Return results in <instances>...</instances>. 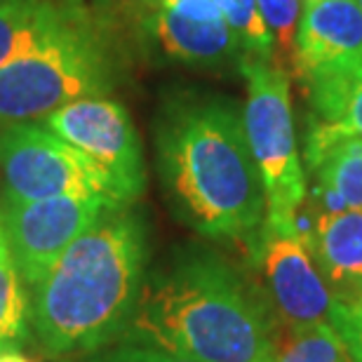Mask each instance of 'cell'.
I'll return each instance as SVG.
<instances>
[{
	"label": "cell",
	"instance_id": "obj_1",
	"mask_svg": "<svg viewBox=\"0 0 362 362\" xmlns=\"http://www.w3.org/2000/svg\"><path fill=\"white\" fill-rule=\"evenodd\" d=\"M282 334L247 273L221 252L188 245L146 275L120 341L158 346L198 362H273Z\"/></svg>",
	"mask_w": 362,
	"mask_h": 362
},
{
	"label": "cell",
	"instance_id": "obj_2",
	"mask_svg": "<svg viewBox=\"0 0 362 362\" xmlns=\"http://www.w3.org/2000/svg\"><path fill=\"white\" fill-rule=\"evenodd\" d=\"M156 160L172 212L195 233L250 245L264 228V184L233 99L170 94L156 122Z\"/></svg>",
	"mask_w": 362,
	"mask_h": 362
},
{
	"label": "cell",
	"instance_id": "obj_3",
	"mask_svg": "<svg viewBox=\"0 0 362 362\" xmlns=\"http://www.w3.org/2000/svg\"><path fill=\"white\" fill-rule=\"evenodd\" d=\"M148 275V226L111 209L31 287V334L49 358H88L120 341Z\"/></svg>",
	"mask_w": 362,
	"mask_h": 362
},
{
	"label": "cell",
	"instance_id": "obj_4",
	"mask_svg": "<svg viewBox=\"0 0 362 362\" xmlns=\"http://www.w3.org/2000/svg\"><path fill=\"white\" fill-rule=\"evenodd\" d=\"M118 81V54L104 19L66 0L59 19L35 45L0 69V122H35Z\"/></svg>",
	"mask_w": 362,
	"mask_h": 362
},
{
	"label": "cell",
	"instance_id": "obj_5",
	"mask_svg": "<svg viewBox=\"0 0 362 362\" xmlns=\"http://www.w3.org/2000/svg\"><path fill=\"white\" fill-rule=\"evenodd\" d=\"M240 71L247 81L245 132L266 195L264 226L299 233L296 214L306 202L308 184L296 146L289 76L278 62L247 54L240 57Z\"/></svg>",
	"mask_w": 362,
	"mask_h": 362
},
{
	"label": "cell",
	"instance_id": "obj_6",
	"mask_svg": "<svg viewBox=\"0 0 362 362\" xmlns=\"http://www.w3.org/2000/svg\"><path fill=\"white\" fill-rule=\"evenodd\" d=\"M0 179L5 202L83 195L129 207L97 165L38 120L14 122L0 132Z\"/></svg>",
	"mask_w": 362,
	"mask_h": 362
},
{
	"label": "cell",
	"instance_id": "obj_7",
	"mask_svg": "<svg viewBox=\"0 0 362 362\" xmlns=\"http://www.w3.org/2000/svg\"><path fill=\"white\" fill-rule=\"evenodd\" d=\"M257 285L278 317L282 332L332 325L339 299L310 257L299 233L264 226L247 245Z\"/></svg>",
	"mask_w": 362,
	"mask_h": 362
},
{
	"label": "cell",
	"instance_id": "obj_8",
	"mask_svg": "<svg viewBox=\"0 0 362 362\" xmlns=\"http://www.w3.org/2000/svg\"><path fill=\"white\" fill-rule=\"evenodd\" d=\"M42 122L97 165L125 205H134L141 198L146 188V163L125 106L106 97H85L54 111Z\"/></svg>",
	"mask_w": 362,
	"mask_h": 362
},
{
	"label": "cell",
	"instance_id": "obj_9",
	"mask_svg": "<svg viewBox=\"0 0 362 362\" xmlns=\"http://www.w3.org/2000/svg\"><path fill=\"white\" fill-rule=\"evenodd\" d=\"M118 205L104 198L59 195L33 202H5L0 212L7 250L31 289L49 273L71 245Z\"/></svg>",
	"mask_w": 362,
	"mask_h": 362
},
{
	"label": "cell",
	"instance_id": "obj_10",
	"mask_svg": "<svg viewBox=\"0 0 362 362\" xmlns=\"http://www.w3.org/2000/svg\"><path fill=\"white\" fill-rule=\"evenodd\" d=\"M292 74L301 85L362 69V10L358 0H315L301 14Z\"/></svg>",
	"mask_w": 362,
	"mask_h": 362
},
{
	"label": "cell",
	"instance_id": "obj_11",
	"mask_svg": "<svg viewBox=\"0 0 362 362\" xmlns=\"http://www.w3.org/2000/svg\"><path fill=\"white\" fill-rule=\"evenodd\" d=\"M313 214L362 209V136L337 122L310 120L303 148Z\"/></svg>",
	"mask_w": 362,
	"mask_h": 362
},
{
	"label": "cell",
	"instance_id": "obj_12",
	"mask_svg": "<svg viewBox=\"0 0 362 362\" xmlns=\"http://www.w3.org/2000/svg\"><path fill=\"white\" fill-rule=\"evenodd\" d=\"M151 28L168 57L191 66H219L243 57L240 42L221 17L216 0H177L175 5H165L153 14Z\"/></svg>",
	"mask_w": 362,
	"mask_h": 362
},
{
	"label": "cell",
	"instance_id": "obj_13",
	"mask_svg": "<svg viewBox=\"0 0 362 362\" xmlns=\"http://www.w3.org/2000/svg\"><path fill=\"white\" fill-rule=\"evenodd\" d=\"M296 214V228L303 245L339 301L362 278V209L332 214Z\"/></svg>",
	"mask_w": 362,
	"mask_h": 362
},
{
	"label": "cell",
	"instance_id": "obj_14",
	"mask_svg": "<svg viewBox=\"0 0 362 362\" xmlns=\"http://www.w3.org/2000/svg\"><path fill=\"white\" fill-rule=\"evenodd\" d=\"M64 10L57 0H0V69L45 35Z\"/></svg>",
	"mask_w": 362,
	"mask_h": 362
},
{
	"label": "cell",
	"instance_id": "obj_15",
	"mask_svg": "<svg viewBox=\"0 0 362 362\" xmlns=\"http://www.w3.org/2000/svg\"><path fill=\"white\" fill-rule=\"evenodd\" d=\"M31 337V294L14 266L5 235L0 240V351L21 349Z\"/></svg>",
	"mask_w": 362,
	"mask_h": 362
},
{
	"label": "cell",
	"instance_id": "obj_16",
	"mask_svg": "<svg viewBox=\"0 0 362 362\" xmlns=\"http://www.w3.org/2000/svg\"><path fill=\"white\" fill-rule=\"evenodd\" d=\"M273 362H353L332 325H315L282 334Z\"/></svg>",
	"mask_w": 362,
	"mask_h": 362
},
{
	"label": "cell",
	"instance_id": "obj_17",
	"mask_svg": "<svg viewBox=\"0 0 362 362\" xmlns=\"http://www.w3.org/2000/svg\"><path fill=\"white\" fill-rule=\"evenodd\" d=\"M216 5H219L226 24L233 28L243 54L275 62L273 40L262 19L257 0H216Z\"/></svg>",
	"mask_w": 362,
	"mask_h": 362
},
{
	"label": "cell",
	"instance_id": "obj_18",
	"mask_svg": "<svg viewBox=\"0 0 362 362\" xmlns=\"http://www.w3.org/2000/svg\"><path fill=\"white\" fill-rule=\"evenodd\" d=\"M259 12L271 33L273 49L282 59H292L296 31L301 21V0H257Z\"/></svg>",
	"mask_w": 362,
	"mask_h": 362
},
{
	"label": "cell",
	"instance_id": "obj_19",
	"mask_svg": "<svg viewBox=\"0 0 362 362\" xmlns=\"http://www.w3.org/2000/svg\"><path fill=\"white\" fill-rule=\"evenodd\" d=\"M83 362H198L177 353H170L158 346L139 344V341H115L92 356L83 358Z\"/></svg>",
	"mask_w": 362,
	"mask_h": 362
},
{
	"label": "cell",
	"instance_id": "obj_20",
	"mask_svg": "<svg viewBox=\"0 0 362 362\" xmlns=\"http://www.w3.org/2000/svg\"><path fill=\"white\" fill-rule=\"evenodd\" d=\"M332 327L339 332L353 362H362V299L341 303L334 310Z\"/></svg>",
	"mask_w": 362,
	"mask_h": 362
},
{
	"label": "cell",
	"instance_id": "obj_21",
	"mask_svg": "<svg viewBox=\"0 0 362 362\" xmlns=\"http://www.w3.org/2000/svg\"><path fill=\"white\" fill-rule=\"evenodd\" d=\"M81 5L90 7L94 5V10H101L106 14H127V17H144V19H153V14L163 7V0H78Z\"/></svg>",
	"mask_w": 362,
	"mask_h": 362
},
{
	"label": "cell",
	"instance_id": "obj_22",
	"mask_svg": "<svg viewBox=\"0 0 362 362\" xmlns=\"http://www.w3.org/2000/svg\"><path fill=\"white\" fill-rule=\"evenodd\" d=\"M337 125L351 127L353 132L362 136V71L356 76V81L351 83L349 92H346Z\"/></svg>",
	"mask_w": 362,
	"mask_h": 362
},
{
	"label": "cell",
	"instance_id": "obj_23",
	"mask_svg": "<svg viewBox=\"0 0 362 362\" xmlns=\"http://www.w3.org/2000/svg\"><path fill=\"white\" fill-rule=\"evenodd\" d=\"M0 362H33V360L26 358L19 349H14V351H0Z\"/></svg>",
	"mask_w": 362,
	"mask_h": 362
},
{
	"label": "cell",
	"instance_id": "obj_24",
	"mask_svg": "<svg viewBox=\"0 0 362 362\" xmlns=\"http://www.w3.org/2000/svg\"><path fill=\"white\" fill-rule=\"evenodd\" d=\"M175 3H177V0H163V7L165 5H175Z\"/></svg>",
	"mask_w": 362,
	"mask_h": 362
},
{
	"label": "cell",
	"instance_id": "obj_25",
	"mask_svg": "<svg viewBox=\"0 0 362 362\" xmlns=\"http://www.w3.org/2000/svg\"><path fill=\"white\" fill-rule=\"evenodd\" d=\"M0 240H3V228H0Z\"/></svg>",
	"mask_w": 362,
	"mask_h": 362
},
{
	"label": "cell",
	"instance_id": "obj_26",
	"mask_svg": "<svg viewBox=\"0 0 362 362\" xmlns=\"http://www.w3.org/2000/svg\"><path fill=\"white\" fill-rule=\"evenodd\" d=\"M358 5H360V10H362V0H358Z\"/></svg>",
	"mask_w": 362,
	"mask_h": 362
},
{
	"label": "cell",
	"instance_id": "obj_27",
	"mask_svg": "<svg viewBox=\"0 0 362 362\" xmlns=\"http://www.w3.org/2000/svg\"><path fill=\"white\" fill-rule=\"evenodd\" d=\"M306 3H315V0H306Z\"/></svg>",
	"mask_w": 362,
	"mask_h": 362
}]
</instances>
